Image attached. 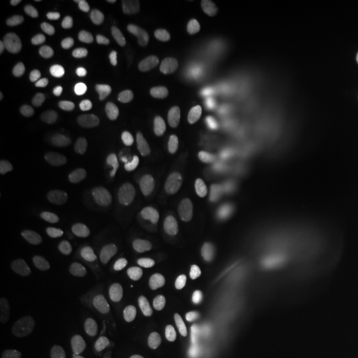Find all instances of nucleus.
I'll use <instances>...</instances> for the list:
<instances>
[{
    "label": "nucleus",
    "instance_id": "obj_1",
    "mask_svg": "<svg viewBox=\"0 0 358 358\" xmlns=\"http://www.w3.org/2000/svg\"><path fill=\"white\" fill-rule=\"evenodd\" d=\"M13 122L29 133H43L52 127L55 108L48 93L38 83H19L8 96Z\"/></svg>",
    "mask_w": 358,
    "mask_h": 358
},
{
    "label": "nucleus",
    "instance_id": "obj_2",
    "mask_svg": "<svg viewBox=\"0 0 358 358\" xmlns=\"http://www.w3.org/2000/svg\"><path fill=\"white\" fill-rule=\"evenodd\" d=\"M196 310L214 320H227L244 315L249 308V299L234 285H209L199 289L192 297Z\"/></svg>",
    "mask_w": 358,
    "mask_h": 358
},
{
    "label": "nucleus",
    "instance_id": "obj_3",
    "mask_svg": "<svg viewBox=\"0 0 358 358\" xmlns=\"http://www.w3.org/2000/svg\"><path fill=\"white\" fill-rule=\"evenodd\" d=\"M307 27L313 35L330 37L343 34L350 25V10L343 0H307Z\"/></svg>",
    "mask_w": 358,
    "mask_h": 358
},
{
    "label": "nucleus",
    "instance_id": "obj_4",
    "mask_svg": "<svg viewBox=\"0 0 358 358\" xmlns=\"http://www.w3.org/2000/svg\"><path fill=\"white\" fill-rule=\"evenodd\" d=\"M264 280L268 294L277 301H289L297 289V272L292 264L280 256L267 257L264 264Z\"/></svg>",
    "mask_w": 358,
    "mask_h": 358
},
{
    "label": "nucleus",
    "instance_id": "obj_5",
    "mask_svg": "<svg viewBox=\"0 0 358 358\" xmlns=\"http://www.w3.org/2000/svg\"><path fill=\"white\" fill-rule=\"evenodd\" d=\"M320 78L338 88L345 96V108L358 116V73L334 60H324L319 65Z\"/></svg>",
    "mask_w": 358,
    "mask_h": 358
},
{
    "label": "nucleus",
    "instance_id": "obj_6",
    "mask_svg": "<svg viewBox=\"0 0 358 358\" xmlns=\"http://www.w3.org/2000/svg\"><path fill=\"white\" fill-rule=\"evenodd\" d=\"M239 224L249 237L250 250L264 248L279 229L277 217L267 211H243L239 214Z\"/></svg>",
    "mask_w": 358,
    "mask_h": 358
},
{
    "label": "nucleus",
    "instance_id": "obj_7",
    "mask_svg": "<svg viewBox=\"0 0 358 358\" xmlns=\"http://www.w3.org/2000/svg\"><path fill=\"white\" fill-rule=\"evenodd\" d=\"M103 299L106 303L113 306L122 310L136 307L141 302L143 295H145V287H143L141 280L133 275H122L116 279L106 282L103 287Z\"/></svg>",
    "mask_w": 358,
    "mask_h": 358
},
{
    "label": "nucleus",
    "instance_id": "obj_8",
    "mask_svg": "<svg viewBox=\"0 0 358 358\" xmlns=\"http://www.w3.org/2000/svg\"><path fill=\"white\" fill-rule=\"evenodd\" d=\"M279 85L282 92H284V95L287 96V100L290 101V105H292L299 113L303 116L313 113V110H315V101H313L310 90H308L306 82H303L297 71L290 69L287 65L280 66Z\"/></svg>",
    "mask_w": 358,
    "mask_h": 358
},
{
    "label": "nucleus",
    "instance_id": "obj_9",
    "mask_svg": "<svg viewBox=\"0 0 358 358\" xmlns=\"http://www.w3.org/2000/svg\"><path fill=\"white\" fill-rule=\"evenodd\" d=\"M226 47L237 62H252L261 50V38L244 24H232L226 34Z\"/></svg>",
    "mask_w": 358,
    "mask_h": 358
},
{
    "label": "nucleus",
    "instance_id": "obj_10",
    "mask_svg": "<svg viewBox=\"0 0 358 358\" xmlns=\"http://www.w3.org/2000/svg\"><path fill=\"white\" fill-rule=\"evenodd\" d=\"M334 245V234L324 224L307 227L295 237V250L306 257H320Z\"/></svg>",
    "mask_w": 358,
    "mask_h": 358
},
{
    "label": "nucleus",
    "instance_id": "obj_11",
    "mask_svg": "<svg viewBox=\"0 0 358 358\" xmlns=\"http://www.w3.org/2000/svg\"><path fill=\"white\" fill-rule=\"evenodd\" d=\"M124 179L129 189L140 194H151L161 186V173L159 169L151 163L138 161V163L129 164L124 169Z\"/></svg>",
    "mask_w": 358,
    "mask_h": 358
},
{
    "label": "nucleus",
    "instance_id": "obj_12",
    "mask_svg": "<svg viewBox=\"0 0 358 358\" xmlns=\"http://www.w3.org/2000/svg\"><path fill=\"white\" fill-rule=\"evenodd\" d=\"M196 96L203 105L214 106V108H227L234 101L229 85L211 75L203 77L196 85Z\"/></svg>",
    "mask_w": 358,
    "mask_h": 358
},
{
    "label": "nucleus",
    "instance_id": "obj_13",
    "mask_svg": "<svg viewBox=\"0 0 358 358\" xmlns=\"http://www.w3.org/2000/svg\"><path fill=\"white\" fill-rule=\"evenodd\" d=\"M60 52V45L53 38H34L17 50V62L20 65L34 66L53 60Z\"/></svg>",
    "mask_w": 358,
    "mask_h": 358
},
{
    "label": "nucleus",
    "instance_id": "obj_14",
    "mask_svg": "<svg viewBox=\"0 0 358 358\" xmlns=\"http://www.w3.org/2000/svg\"><path fill=\"white\" fill-rule=\"evenodd\" d=\"M98 136L103 141L113 146H123L133 140L134 128L128 118L122 115H106L103 116L96 127Z\"/></svg>",
    "mask_w": 358,
    "mask_h": 358
},
{
    "label": "nucleus",
    "instance_id": "obj_15",
    "mask_svg": "<svg viewBox=\"0 0 358 358\" xmlns=\"http://www.w3.org/2000/svg\"><path fill=\"white\" fill-rule=\"evenodd\" d=\"M129 358H176L178 350L171 342L153 337V335H141L134 338L128 347Z\"/></svg>",
    "mask_w": 358,
    "mask_h": 358
},
{
    "label": "nucleus",
    "instance_id": "obj_16",
    "mask_svg": "<svg viewBox=\"0 0 358 358\" xmlns=\"http://www.w3.org/2000/svg\"><path fill=\"white\" fill-rule=\"evenodd\" d=\"M113 250V241L105 232H93L80 249V259L88 267H98L108 259Z\"/></svg>",
    "mask_w": 358,
    "mask_h": 358
},
{
    "label": "nucleus",
    "instance_id": "obj_17",
    "mask_svg": "<svg viewBox=\"0 0 358 358\" xmlns=\"http://www.w3.org/2000/svg\"><path fill=\"white\" fill-rule=\"evenodd\" d=\"M64 178L60 161L55 156H47L37 164L32 173V186L40 192H50L60 185Z\"/></svg>",
    "mask_w": 358,
    "mask_h": 358
},
{
    "label": "nucleus",
    "instance_id": "obj_18",
    "mask_svg": "<svg viewBox=\"0 0 358 358\" xmlns=\"http://www.w3.org/2000/svg\"><path fill=\"white\" fill-rule=\"evenodd\" d=\"M146 264L155 274L161 277H181L186 272V259L174 252H151L148 254Z\"/></svg>",
    "mask_w": 358,
    "mask_h": 358
},
{
    "label": "nucleus",
    "instance_id": "obj_19",
    "mask_svg": "<svg viewBox=\"0 0 358 358\" xmlns=\"http://www.w3.org/2000/svg\"><path fill=\"white\" fill-rule=\"evenodd\" d=\"M50 280L58 290L78 292L85 285V274L78 266L71 262H58L50 271Z\"/></svg>",
    "mask_w": 358,
    "mask_h": 358
},
{
    "label": "nucleus",
    "instance_id": "obj_20",
    "mask_svg": "<svg viewBox=\"0 0 358 358\" xmlns=\"http://www.w3.org/2000/svg\"><path fill=\"white\" fill-rule=\"evenodd\" d=\"M219 124L213 120H196V122L186 123L181 129V140L187 145H209L219 138Z\"/></svg>",
    "mask_w": 358,
    "mask_h": 358
},
{
    "label": "nucleus",
    "instance_id": "obj_21",
    "mask_svg": "<svg viewBox=\"0 0 358 358\" xmlns=\"http://www.w3.org/2000/svg\"><path fill=\"white\" fill-rule=\"evenodd\" d=\"M217 227V216L211 208L206 206H198V208L191 209L186 217V229L191 237L196 239H204V237L211 236L214 229Z\"/></svg>",
    "mask_w": 358,
    "mask_h": 358
},
{
    "label": "nucleus",
    "instance_id": "obj_22",
    "mask_svg": "<svg viewBox=\"0 0 358 358\" xmlns=\"http://www.w3.org/2000/svg\"><path fill=\"white\" fill-rule=\"evenodd\" d=\"M60 25L69 37L77 40L80 43L90 45L95 42L96 38L95 27L90 24V20L85 19L82 13L66 12L65 15H62Z\"/></svg>",
    "mask_w": 358,
    "mask_h": 358
},
{
    "label": "nucleus",
    "instance_id": "obj_23",
    "mask_svg": "<svg viewBox=\"0 0 358 358\" xmlns=\"http://www.w3.org/2000/svg\"><path fill=\"white\" fill-rule=\"evenodd\" d=\"M101 69L105 71V75L111 82L118 85L122 88H131L136 83L138 75L133 65H129L127 60L120 57H106L103 58Z\"/></svg>",
    "mask_w": 358,
    "mask_h": 358
},
{
    "label": "nucleus",
    "instance_id": "obj_24",
    "mask_svg": "<svg viewBox=\"0 0 358 358\" xmlns=\"http://www.w3.org/2000/svg\"><path fill=\"white\" fill-rule=\"evenodd\" d=\"M113 100V90L106 87V85H95V87L85 90L80 95L78 106L85 113H96V111L110 108Z\"/></svg>",
    "mask_w": 358,
    "mask_h": 358
},
{
    "label": "nucleus",
    "instance_id": "obj_25",
    "mask_svg": "<svg viewBox=\"0 0 358 358\" xmlns=\"http://www.w3.org/2000/svg\"><path fill=\"white\" fill-rule=\"evenodd\" d=\"M303 348H306L308 358H334L335 347L324 330L312 327L307 330L303 337Z\"/></svg>",
    "mask_w": 358,
    "mask_h": 358
},
{
    "label": "nucleus",
    "instance_id": "obj_26",
    "mask_svg": "<svg viewBox=\"0 0 358 358\" xmlns=\"http://www.w3.org/2000/svg\"><path fill=\"white\" fill-rule=\"evenodd\" d=\"M185 111V98L178 93H168L161 96L153 105L155 118L161 123H171Z\"/></svg>",
    "mask_w": 358,
    "mask_h": 358
},
{
    "label": "nucleus",
    "instance_id": "obj_27",
    "mask_svg": "<svg viewBox=\"0 0 358 358\" xmlns=\"http://www.w3.org/2000/svg\"><path fill=\"white\" fill-rule=\"evenodd\" d=\"M186 6L196 8L199 24L209 30H221L224 27V15L216 3L211 0H186Z\"/></svg>",
    "mask_w": 358,
    "mask_h": 358
},
{
    "label": "nucleus",
    "instance_id": "obj_28",
    "mask_svg": "<svg viewBox=\"0 0 358 358\" xmlns=\"http://www.w3.org/2000/svg\"><path fill=\"white\" fill-rule=\"evenodd\" d=\"M231 268V259L221 249H211L199 259V271L204 277H221Z\"/></svg>",
    "mask_w": 358,
    "mask_h": 358
},
{
    "label": "nucleus",
    "instance_id": "obj_29",
    "mask_svg": "<svg viewBox=\"0 0 358 358\" xmlns=\"http://www.w3.org/2000/svg\"><path fill=\"white\" fill-rule=\"evenodd\" d=\"M182 65L181 45L174 40H166L159 45L155 55V66L159 71H176Z\"/></svg>",
    "mask_w": 358,
    "mask_h": 358
},
{
    "label": "nucleus",
    "instance_id": "obj_30",
    "mask_svg": "<svg viewBox=\"0 0 358 358\" xmlns=\"http://www.w3.org/2000/svg\"><path fill=\"white\" fill-rule=\"evenodd\" d=\"M101 189L103 185L100 178L95 176V174H83L82 178H78L77 185L73 187L75 201L82 206L95 203V201H98L96 198L100 196Z\"/></svg>",
    "mask_w": 358,
    "mask_h": 358
},
{
    "label": "nucleus",
    "instance_id": "obj_31",
    "mask_svg": "<svg viewBox=\"0 0 358 358\" xmlns=\"http://www.w3.org/2000/svg\"><path fill=\"white\" fill-rule=\"evenodd\" d=\"M241 103L249 111H264L266 113V111H271L274 108L272 98H268L261 90H256L252 87H244L241 90Z\"/></svg>",
    "mask_w": 358,
    "mask_h": 358
},
{
    "label": "nucleus",
    "instance_id": "obj_32",
    "mask_svg": "<svg viewBox=\"0 0 358 358\" xmlns=\"http://www.w3.org/2000/svg\"><path fill=\"white\" fill-rule=\"evenodd\" d=\"M292 138H294L292 129L287 127H282L277 129L274 138H272V145H274L275 156L282 164H290L294 159Z\"/></svg>",
    "mask_w": 358,
    "mask_h": 358
},
{
    "label": "nucleus",
    "instance_id": "obj_33",
    "mask_svg": "<svg viewBox=\"0 0 358 358\" xmlns=\"http://www.w3.org/2000/svg\"><path fill=\"white\" fill-rule=\"evenodd\" d=\"M116 42L124 50H145L150 47L151 37L146 30H123L116 35Z\"/></svg>",
    "mask_w": 358,
    "mask_h": 358
},
{
    "label": "nucleus",
    "instance_id": "obj_34",
    "mask_svg": "<svg viewBox=\"0 0 358 358\" xmlns=\"http://www.w3.org/2000/svg\"><path fill=\"white\" fill-rule=\"evenodd\" d=\"M122 209V201L118 196H103L88 208V216L96 219H110Z\"/></svg>",
    "mask_w": 358,
    "mask_h": 358
},
{
    "label": "nucleus",
    "instance_id": "obj_35",
    "mask_svg": "<svg viewBox=\"0 0 358 358\" xmlns=\"http://www.w3.org/2000/svg\"><path fill=\"white\" fill-rule=\"evenodd\" d=\"M191 186L199 192L213 191L217 185V178L211 169L198 168L191 173Z\"/></svg>",
    "mask_w": 358,
    "mask_h": 358
},
{
    "label": "nucleus",
    "instance_id": "obj_36",
    "mask_svg": "<svg viewBox=\"0 0 358 358\" xmlns=\"http://www.w3.org/2000/svg\"><path fill=\"white\" fill-rule=\"evenodd\" d=\"M155 229H156V217L150 216V214L138 217L133 224V234L134 237H138V239L141 241L151 239L155 234Z\"/></svg>",
    "mask_w": 358,
    "mask_h": 358
},
{
    "label": "nucleus",
    "instance_id": "obj_37",
    "mask_svg": "<svg viewBox=\"0 0 358 358\" xmlns=\"http://www.w3.org/2000/svg\"><path fill=\"white\" fill-rule=\"evenodd\" d=\"M340 350H342V358H358V338L352 330H345L342 334Z\"/></svg>",
    "mask_w": 358,
    "mask_h": 358
},
{
    "label": "nucleus",
    "instance_id": "obj_38",
    "mask_svg": "<svg viewBox=\"0 0 358 358\" xmlns=\"http://www.w3.org/2000/svg\"><path fill=\"white\" fill-rule=\"evenodd\" d=\"M187 358H219V355L211 343H199V345L192 348V352Z\"/></svg>",
    "mask_w": 358,
    "mask_h": 358
},
{
    "label": "nucleus",
    "instance_id": "obj_39",
    "mask_svg": "<svg viewBox=\"0 0 358 358\" xmlns=\"http://www.w3.org/2000/svg\"><path fill=\"white\" fill-rule=\"evenodd\" d=\"M13 122V115L8 103H0V134H6L7 129L10 128V123Z\"/></svg>",
    "mask_w": 358,
    "mask_h": 358
},
{
    "label": "nucleus",
    "instance_id": "obj_40",
    "mask_svg": "<svg viewBox=\"0 0 358 358\" xmlns=\"http://www.w3.org/2000/svg\"><path fill=\"white\" fill-rule=\"evenodd\" d=\"M52 0H29V2L25 3L27 10L29 13H34V15H38V13H42L47 10L48 7H52Z\"/></svg>",
    "mask_w": 358,
    "mask_h": 358
},
{
    "label": "nucleus",
    "instance_id": "obj_41",
    "mask_svg": "<svg viewBox=\"0 0 358 358\" xmlns=\"http://www.w3.org/2000/svg\"><path fill=\"white\" fill-rule=\"evenodd\" d=\"M347 173L350 174L352 178L358 179V150L355 153H352L350 158L347 159Z\"/></svg>",
    "mask_w": 358,
    "mask_h": 358
},
{
    "label": "nucleus",
    "instance_id": "obj_42",
    "mask_svg": "<svg viewBox=\"0 0 358 358\" xmlns=\"http://www.w3.org/2000/svg\"><path fill=\"white\" fill-rule=\"evenodd\" d=\"M268 6L272 7H279V8H284V7H289L290 2L289 0H268Z\"/></svg>",
    "mask_w": 358,
    "mask_h": 358
},
{
    "label": "nucleus",
    "instance_id": "obj_43",
    "mask_svg": "<svg viewBox=\"0 0 358 358\" xmlns=\"http://www.w3.org/2000/svg\"><path fill=\"white\" fill-rule=\"evenodd\" d=\"M7 248V232L6 231H0V249H6Z\"/></svg>",
    "mask_w": 358,
    "mask_h": 358
}]
</instances>
